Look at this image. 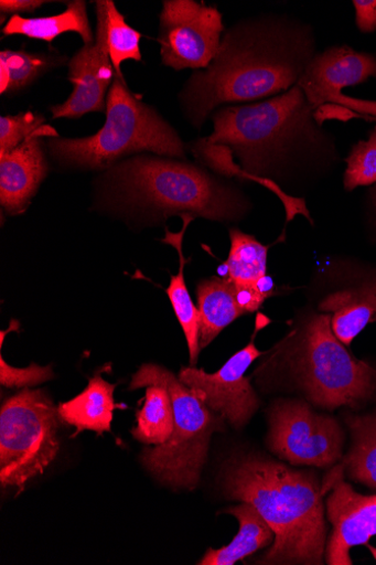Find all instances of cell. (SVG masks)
Returning a JSON list of instances; mask_svg holds the SVG:
<instances>
[{
    "instance_id": "12",
    "label": "cell",
    "mask_w": 376,
    "mask_h": 565,
    "mask_svg": "<svg viewBox=\"0 0 376 565\" xmlns=\"http://www.w3.org/2000/svg\"><path fill=\"white\" fill-rule=\"evenodd\" d=\"M259 330L260 326H257L250 342L235 353L217 373L207 374L191 366L182 369L179 374L181 382L235 428L247 425L259 406L250 379L245 376L256 359L264 354L255 345V337Z\"/></svg>"
},
{
    "instance_id": "7",
    "label": "cell",
    "mask_w": 376,
    "mask_h": 565,
    "mask_svg": "<svg viewBox=\"0 0 376 565\" xmlns=\"http://www.w3.org/2000/svg\"><path fill=\"white\" fill-rule=\"evenodd\" d=\"M345 347L333 331L332 316H315L308 322L293 367L313 404L356 409L376 397V370Z\"/></svg>"
},
{
    "instance_id": "30",
    "label": "cell",
    "mask_w": 376,
    "mask_h": 565,
    "mask_svg": "<svg viewBox=\"0 0 376 565\" xmlns=\"http://www.w3.org/2000/svg\"><path fill=\"white\" fill-rule=\"evenodd\" d=\"M356 25L363 33L376 31V0H354Z\"/></svg>"
},
{
    "instance_id": "6",
    "label": "cell",
    "mask_w": 376,
    "mask_h": 565,
    "mask_svg": "<svg viewBox=\"0 0 376 565\" xmlns=\"http://www.w3.org/2000/svg\"><path fill=\"white\" fill-rule=\"evenodd\" d=\"M164 386L174 408V430L170 439L142 454L144 468L160 482L193 490L200 481L214 433L225 430V419L198 395L164 367L146 364L132 377L129 390Z\"/></svg>"
},
{
    "instance_id": "26",
    "label": "cell",
    "mask_w": 376,
    "mask_h": 565,
    "mask_svg": "<svg viewBox=\"0 0 376 565\" xmlns=\"http://www.w3.org/2000/svg\"><path fill=\"white\" fill-rule=\"evenodd\" d=\"M105 22L106 42L109 46L110 58L117 75L123 76L122 63L127 61L141 62L140 41L142 34L128 25L112 0H98L95 2Z\"/></svg>"
},
{
    "instance_id": "4",
    "label": "cell",
    "mask_w": 376,
    "mask_h": 565,
    "mask_svg": "<svg viewBox=\"0 0 376 565\" xmlns=\"http://www.w3.org/2000/svg\"><path fill=\"white\" fill-rule=\"evenodd\" d=\"M115 203L166 221L190 216L212 222H237L249 203L236 189L184 160L138 156L104 174Z\"/></svg>"
},
{
    "instance_id": "32",
    "label": "cell",
    "mask_w": 376,
    "mask_h": 565,
    "mask_svg": "<svg viewBox=\"0 0 376 565\" xmlns=\"http://www.w3.org/2000/svg\"><path fill=\"white\" fill-rule=\"evenodd\" d=\"M257 289L262 295L265 299L268 297H271L276 294V287L272 278L265 276L262 279H260L257 284Z\"/></svg>"
},
{
    "instance_id": "31",
    "label": "cell",
    "mask_w": 376,
    "mask_h": 565,
    "mask_svg": "<svg viewBox=\"0 0 376 565\" xmlns=\"http://www.w3.org/2000/svg\"><path fill=\"white\" fill-rule=\"evenodd\" d=\"M42 0H2L0 2V14H2V23L6 17H15L21 13H33L35 10L44 6Z\"/></svg>"
},
{
    "instance_id": "20",
    "label": "cell",
    "mask_w": 376,
    "mask_h": 565,
    "mask_svg": "<svg viewBox=\"0 0 376 565\" xmlns=\"http://www.w3.org/2000/svg\"><path fill=\"white\" fill-rule=\"evenodd\" d=\"M69 32L79 34L84 44L94 42L86 3L83 0L68 3L67 10L58 15L35 19L12 17L3 29V34L7 36L24 35L50 43Z\"/></svg>"
},
{
    "instance_id": "10",
    "label": "cell",
    "mask_w": 376,
    "mask_h": 565,
    "mask_svg": "<svg viewBox=\"0 0 376 565\" xmlns=\"http://www.w3.org/2000/svg\"><path fill=\"white\" fill-rule=\"evenodd\" d=\"M225 32L216 7L194 0H165L159 15L160 56L178 72L206 70L216 57Z\"/></svg>"
},
{
    "instance_id": "11",
    "label": "cell",
    "mask_w": 376,
    "mask_h": 565,
    "mask_svg": "<svg viewBox=\"0 0 376 565\" xmlns=\"http://www.w3.org/2000/svg\"><path fill=\"white\" fill-rule=\"evenodd\" d=\"M370 77L376 78V57L343 45L316 54L297 84L314 111L322 106L335 105L376 117V102L343 94L344 88Z\"/></svg>"
},
{
    "instance_id": "8",
    "label": "cell",
    "mask_w": 376,
    "mask_h": 565,
    "mask_svg": "<svg viewBox=\"0 0 376 565\" xmlns=\"http://www.w3.org/2000/svg\"><path fill=\"white\" fill-rule=\"evenodd\" d=\"M58 408L46 393L29 390L0 409V484L18 489L44 473L61 449Z\"/></svg>"
},
{
    "instance_id": "18",
    "label": "cell",
    "mask_w": 376,
    "mask_h": 565,
    "mask_svg": "<svg viewBox=\"0 0 376 565\" xmlns=\"http://www.w3.org/2000/svg\"><path fill=\"white\" fill-rule=\"evenodd\" d=\"M200 348H206L227 327L245 316L237 289L228 279L213 277L197 286Z\"/></svg>"
},
{
    "instance_id": "15",
    "label": "cell",
    "mask_w": 376,
    "mask_h": 565,
    "mask_svg": "<svg viewBox=\"0 0 376 565\" xmlns=\"http://www.w3.org/2000/svg\"><path fill=\"white\" fill-rule=\"evenodd\" d=\"M58 136L45 126L10 152L0 156V204L9 215L26 211L47 174L44 138Z\"/></svg>"
},
{
    "instance_id": "19",
    "label": "cell",
    "mask_w": 376,
    "mask_h": 565,
    "mask_svg": "<svg viewBox=\"0 0 376 565\" xmlns=\"http://www.w3.org/2000/svg\"><path fill=\"white\" fill-rule=\"evenodd\" d=\"M239 522V532L234 541L219 550L208 548L200 565H234L238 561L271 546L276 541L275 531L262 519L255 507L247 502L224 510Z\"/></svg>"
},
{
    "instance_id": "14",
    "label": "cell",
    "mask_w": 376,
    "mask_h": 565,
    "mask_svg": "<svg viewBox=\"0 0 376 565\" xmlns=\"http://www.w3.org/2000/svg\"><path fill=\"white\" fill-rule=\"evenodd\" d=\"M341 469V475H334L333 492L327 499V519L333 533L325 555L331 565H352L351 550L368 545L376 535V494L357 493L344 481Z\"/></svg>"
},
{
    "instance_id": "28",
    "label": "cell",
    "mask_w": 376,
    "mask_h": 565,
    "mask_svg": "<svg viewBox=\"0 0 376 565\" xmlns=\"http://www.w3.org/2000/svg\"><path fill=\"white\" fill-rule=\"evenodd\" d=\"M45 118L37 113H21L0 118V156L19 147L45 127Z\"/></svg>"
},
{
    "instance_id": "9",
    "label": "cell",
    "mask_w": 376,
    "mask_h": 565,
    "mask_svg": "<svg viewBox=\"0 0 376 565\" xmlns=\"http://www.w3.org/2000/svg\"><path fill=\"white\" fill-rule=\"evenodd\" d=\"M267 445L292 466L331 468L343 457L345 434L340 423L319 415L299 399H279L268 414Z\"/></svg>"
},
{
    "instance_id": "34",
    "label": "cell",
    "mask_w": 376,
    "mask_h": 565,
    "mask_svg": "<svg viewBox=\"0 0 376 565\" xmlns=\"http://www.w3.org/2000/svg\"><path fill=\"white\" fill-rule=\"evenodd\" d=\"M372 196H373V202H374L375 207H376V188L373 190Z\"/></svg>"
},
{
    "instance_id": "21",
    "label": "cell",
    "mask_w": 376,
    "mask_h": 565,
    "mask_svg": "<svg viewBox=\"0 0 376 565\" xmlns=\"http://www.w3.org/2000/svg\"><path fill=\"white\" fill-rule=\"evenodd\" d=\"M352 447L342 468L355 482L376 490V408L365 415L345 416Z\"/></svg>"
},
{
    "instance_id": "3",
    "label": "cell",
    "mask_w": 376,
    "mask_h": 565,
    "mask_svg": "<svg viewBox=\"0 0 376 565\" xmlns=\"http://www.w3.org/2000/svg\"><path fill=\"white\" fill-rule=\"evenodd\" d=\"M229 498L256 508L276 534L257 564H324L329 527L319 481L257 455L234 458L226 467Z\"/></svg>"
},
{
    "instance_id": "17",
    "label": "cell",
    "mask_w": 376,
    "mask_h": 565,
    "mask_svg": "<svg viewBox=\"0 0 376 565\" xmlns=\"http://www.w3.org/2000/svg\"><path fill=\"white\" fill-rule=\"evenodd\" d=\"M319 311L332 313V328L346 347L370 323L376 322V278L364 285L336 291L322 299Z\"/></svg>"
},
{
    "instance_id": "5",
    "label": "cell",
    "mask_w": 376,
    "mask_h": 565,
    "mask_svg": "<svg viewBox=\"0 0 376 565\" xmlns=\"http://www.w3.org/2000/svg\"><path fill=\"white\" fill-rule=\"evenodd\" d=\"M106 121L85 138L49 137L51 157L65 167L109 170L138 152L185 160L179 132L152 107L133 94L123 76L116 75L106 96Z\"/></svg>"
},
{
    "instance_id": "1",
    "label": "cell",
    "mask_w": 376,
    "mask_h": 565,
    "mask_svg": "<svg viewBox=\"0 0 376 565\" xmlns=\"http://www.w3.org/2000/svg\"><path fill=\"white\" fill-rule=\"evenodd\" d=\"M316 55L312 26L287 14H262L225 32L206 70L195 71L179 95L185 119L201 129L229 103H248L290 90Z\"/></svg>"
},
{
    "instance_id": "23",
    "label": "cell",
    "mask_w": 376,
    "mask_h": 565,
    "mask_svg": "<svg viewBox=\"0 0 376 565\" xmlns=\"http://www.w3.org/2000/svg\"><path fill=\"white\" fill-rule=\"evenodd\" d=\"M230 252L224 265L227 277L237 289L257 288L260 279L267 276L268 250L272 245H262L254 236L238 228L230 232Z\"/></svg>"
},
{
    "instance_id": "16",
    "label": "cell",
    "mask_w": 376,
    "mask_h": 565,
    "mask_svg": "<svg viewBox=\"0 0 376 565\" xmlns=\"http://www.w3.org/2000/svg\"><path fill=\"white\" fill-rule=\"evenodd\" d=\"M116 388L117 385L104 381L97 374L89 379L87 387L79 395L61 403V420L76 428L73 437L84 430L94 431L98 436L111 431L115 411L126 407L116 403Z\"/></svg>"
},
{
    "instance_id": "22",
    "label": "cell",
    "mask_w": 376,
    "mask_h": 565,
    "mask_svg": "<svg viewBox=\"0 0 376 565\" xmlns=\"http://www.w3.org/2000/svg\"><path fill=\"white\" fill-rule=\"evenodd\" d=\"M183 230L181 233L173 234L166 231V237L163 239L164 243L173 245L179 252L180 269L176 276L171 278L170 287L168 288V295L174 308L176 318L184 331L186 337L187 347L190 351V363L191 366L197 364L200 354V317L198 310L194 305L190 292L186 288L184 278L185 265L190 262L184 258L183 254V237L189 225L194 221L190 216H183Z\"/></svg>"
},
{
    "instance_id": "24",
    "label": "cell",
    "mask_w": 376,
    "mask_h": 565,
    "mask_svg": "<svg viewBox=\"0 0 376 565\" xmlns=\"http://www.w3.org/2000/svg\"><path fill=\"white\" fill-rule=\"evenodd\" d=\"M137 427L132 436L144 445L166 443L174 430V408L164 386L151 385L146 390L142 408L137 413Z\"/></svg>"
},
{
    "instance_id": "33",
    "label": "cell",
    "mask_w": 376,
    "mask_h": 565,
    "mask_svg": "<svg viewBox=\"0 0 376 565\" xmlns=\"http://www.w3.org/2000/svg\"><path fill=\"white\" fill-rule=\"evenodd\" d=\"M354 118H361V119H364L366 121H374V122H376V117L361 116L358 114H355Z\"/></svg>"
},
{
    "instance_id": "25",
    "label": "cell",
    "mask_w": 376,
    "mask_h": 565,
    "mask_svg": "<svg viewBox=\"0 0 376 565\" xmlns=\"http://www.w3.org/2000/svg\"><path fill=\"white\" fill-rule=\"evenodd\" d=\"M66 57L30 54L28 51L3 50L0 53V93L15 94L52 68L65 64Z\"/></svg>"
},
{
    "instance_id": "13",
    "label": "cell",
    "mask_w": 376,
    "mask_h": 565,
    "mask_svg": "<svg viewBox=\"0 0 376 565\" xmlns=\"http://www.w3.org/2000/svg\"><path fill=\"white\" fill-rule=\"evenodd\" d=\"M96 40L84 44L69 62V81L74 90L62 105L50 108L53 119H78L92 113H105L107 89L111 88L116 71L106 42L105 22L96 9Z\"/></svg>"
},
{
    "instance_id": "2",
    "label": "cell",
    "mask_w": 376,
    "mask_h": 565,
    "mask_svg": "<svg viewBox=\"0 0 376 565\" xmlns=\"http://www.w3.org/2000/svg\"><path fill=\"white\" fill-rule=\"evenodd\" d=\"M211 143L227 146L243 169L233 164L228 175L256 181L276 193L284 205L287 224L298 215L313 221L305 200L288 194L272 181L293 162L312 160L331 147V138L314 118L301 87L253 105L228 106L211 116Z\"/></svg>"
},
{
    "instance_id": "29",
    "label": "cell",
    "mask_w": 376,
    "mask_h": 565,
    "mask_svg": "<svg viewBox=\"0 0 376 565\" xmlns=\"http://www.w3.org/2000/svg\"><path fill=\"white\" fill-rule=\"evenodd\" d=\"M53 379L52 366L41 367L36 364L20 370L7 364L4 356L0 358V383L6 387H30Z\"/></svg>"
},
{
    "instance_id": "27",
    "label": "cell",
    "mask_w": 376,
    "mask_h": 565,
    "mask_svg": "<svg viewBox=\"0 0 376 565\" xmlns=\"http://www.w3.org/2000/svg\"><path fill=\"white\" fill-rule=\"evenodd\" d=\"M346 163L344 185L347 191L376 183V128L367 140L352 148Z\"/></svg>"
}]
</instances>
